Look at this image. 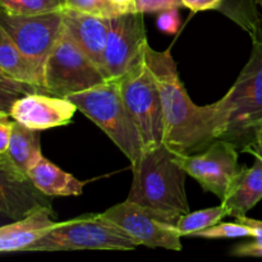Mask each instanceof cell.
Wrapping results in <instances>:
<instances>
[{
    "instance_id": "cell-32",
    "label": "cell",
    "mask_w": 262,
    "mask_h": 262,
    "mask_svg": "<svg viewBox=\"0 0 262 262\" xmlns=\"http://www.w3.org/2000/svg\"><path fill=\"white\" fill-rule=\"evenodd\" d=\"M256 3H257V5L261 8V10H262V0H256Z\"/></svg>"
},
{
    "instance_id": "cell-19",
    "label": "cell",
    "mask_w": 262,
    "mask_h": 262,
    "mask_svg": "<svg viewBox=\"0 0 262 262\" xmlns=\"http://www.w3.org/2000/svg\"><path fill=\"white\" fill-rule=\"evenodd\" d=\"M40 140V130L30 129L14 120L5 154L19 170L27 174V171L42 158Z\"/></svg>"
},
{
    "instance_id": "cell-7",
    "label": "cell",
    "mask_w": 262,
    "mask_h": 262,
    "mask_svg": "<svg viewBox=\"0 0 262 262\" xmlns=\"http://www.w3.org/2000/svg\"><path fill=\"white\" fill-rule=\"evenodd\" d=\"M125 106L135 119L145 148L163 145L165 137L160 91L146 56L115 79Z\"/></svg>"
},
{
    "instance_id": "cell-1",
    "label": "cell",
    "mask_w": 262,
    "mask_h": 262,
    "mask_svg": "<svg viewBox=\"0 0 262 262\" xmlns=\"http://www.w3.org/2000/svg\"><path fill=\"white\" fill-rule=\"evenodd\" d=\"M146 60L160 91L165 137L164 143L176 154H199L219 138L216 104L199 106L187 94L179 78L170 48L156 51L146 46Z\"/></svg>"
},
{
    "instance_id": "cell-2",
    "label": "cell",
    "mask_w": 262,
    "mask_h": 262,
    "mask_svg": "<svg viewBox=\"0 0 262 262\" xmlns=\"http://www.w3.org/2000/svg\"><path fill=\"white\" fill-rule=\"evenodd\" d=\"M215 104L217 140L233 143L242 152L262 145V33L252 40L250 59L233 86Z\"/></svg>"
},
{
    "instance_id": "cell-4",
    "label": "cell",
    "mask_w": 262,
    "mask_h": 262,
    "mask_svg": "<svg viewBox=\"0 0 262 262\" xmlns=\"http://www.w3.org/2000/svg\"><path fill=\"white\" fill-rule=\"evenodd\" d=\"M68 99L117 145L132 163L145 150L135 119L125 106L115 79L86 91L69 95Z\"/></svg>"
},
{
    "instance_id": "cell-12",
    "label": "cell",
    "mask_w": 262,
    "mask_h": 262,
    "mask_svg": "<svg viewBox=\"0 0 262 262\" xmlns=\"http://www.w3.org/2000/svg\"><path fill=\"white\" fill-rule=\"evenodd\" d=\"M42 207L53 209L50 197L36 188L7 154H0V214L19 220Z\"/></svg>"
},
{
    "instance_id": "cell-31",
    "label": "cell",
    "mask_w": 262,
    "mask_h": 262,
    "mask_svg": "<svg viewBox=\"0 0 262 262\" xmlns=\"http://www.w3.org/2000/svg\"><path fill=\"white\" fill-rule=\"evenodd\" d=\"M135 2L136 0H107V3H109L119 14L133 12Z\"/></svg>"
},
{
    "instance_id": "cell-20",
    "label": "cell",
    "mask_w": 262,
    "mask_h": 262,
    "mask_svg": "<svg viewBox=\"0 0 262 262\" xmlns=\"http://www.w3.org/2000/svg\"><path fill=\"white\" fill-rule=\"evenodd\" d=\"M257 7L256 0H224L219 12L239 26L253 40L262 33V18Z\"/></svg>"
},
{
    "instance_id": "cell-23",
    "label": "cell",
    "mask_w": 262,
    "mask_h": 262,
    "mask_svg": "<svg viewBox=\"0 0 262 262\" xmlns=\"http://www.w3.org/2000/svg\"><path fill=\"white\" fill-rule=\"evenodd\" d=\"M36 91H40V90L30 86V84L14 81L4 74H0V112L9 113L15 100H18L23 95Z\"/></svg>"
},
{
    "instance_id": "cell-33",
    "label": "cell",
    "mask_w": 262,
    "mask_h": 262,
    "mask_svg": "<svg viewBox=\"0 0 262 262\" xmlns=\"http://www.w3.org/2000/svg\"><path fill=\"white\" fill-rule=\"evenodd\" d=\"M0 74H3V73H2V72H0ZM4 76H5V74H4Z\"/></svg>"
},
{
    "instance_id": "cell-25",
    "label": "cell",
    "mask_w": 262,
    "mask_h": 262,
    "mask_svg": "<svg viewBox=\"0 0 262 262\" xmlns=\"http://www.w3.org/2000/svg\"><path fill=\"white\" fill-rule=\"evenodd\" d=\"M66 8L81 10L84 13L100 15V17H114L119 13L107 3V0H66Z\"/></svg>"
},
{
    "instance_id": "cell-8",
    "label": "cell",
    "mask_w": 262,
    "mask_h": 262,
    "mask_svg": "<svg viewBox=\"0 0 262 262\" xmlns=\"http://www.w3.org/2000/svg\"><path fill=\"white\" fill-rule=\"evenodd\" d=\"M100 215L120 228L137 246L171 251L182 250V237L177 230V223L135 202L125 200Z\"/></svg>"
},
{
    "instance_id": "cell-3",
    "label": "cell",
    "mask_w": 262,
    "mask_h": 262,
    "mask_svg": "<svg viewBox=\"0 0 262 262\" xmlns=\"http://www.w3.org/2000/svg\"><path fill=\"white\" fill-rule=\"evenodd\" d=\"M132 168V186L127 200L178 223L189 212L186 176L176 160V152L165 143L145 148Z\"/></svg>"
},
{
    "instance_id": "cell-17",
    "label": "cell",
    "mask_w": 262,
    "mask_h": 262,
    "mask_svg": "<svg viewBox=\"0 0 262 262\" xmlns=\"http://www.w3.org/2000/svg\"><path fill=\"white\" fill-rule=\"evenodd\" d=\"M27 176L36 188L49 197L79 196L86 184L43 156L27 171Z\"/></svg>"
},
{
    "instance_id": "cell-29",
    "label": "cell",
    "mask_w": 262,
    "mask_h": 262,
    "mask_svg": "<svg viewBox=\"0 0 262 262\" xmlns=\"http://www.w3.org/2000/svg\"><path fill=\"white\" fill-rule=\"evenodd\" d=\"M224 0H182L184 8L192 12H204V10H219Z\"/></svg>"
},
{
    "instance_id": "cell-15",
    "label": "cell",
    "mask_w": 262,
    "mask_h": 262,
    "mask_svg": "<svg viewBox=\"0 0 262 262\" xmlns=\"http://www.w3.org/2000/svg\"><path fill=\"white\" fill-rule=\"evenodd\" d=\"M63 28L73 38L74 42L104 71L107 36L106 18L64 8Z\"/></svg>"
},
{
    "instance_id": "cell-11",
    "label": "cell",
    "mask_w": 262,
    "mask_h": 262,
    "mask_svg": "<svg viewBox=\"0 0 262 262\" xmlns=\"http://www.w3.org/2000/svg\"><path fill=\"white\" fill-rule=\"evenodd\" d=\"M176 160L204 191L211 192L220 200L224 199L239 170L237 147L225 140H215L201 154H176Z\"/></svg>"
},
{
    "instance_id": "cell-28",
    "label": "cell",
    "mask_w": 262,
    "mask_h": 262,
    "mask_svg": "<svg viewBox=\"0 0 262 262\" xmlns=\"http://www.w3.org/2000/svg\"><path fill=\"white\" fill-rule=\"evenodd\" d=\"M13 124H14V120L12 119L9 113L0 112V154H5L7 151Z\"/></svg>"
},
{
    "instance_id": "cell-26",
    "label": "cell",
    "mask_w": 262,
    "mask_h": 262,
    "mask_svg": "<svg viewBox=\"0 0 262 262\" xmlns=\"http://www.w3.org/2000/svg\"><path fill=\"white\" fill-rule=\"evenodd\" d=\"M183 7L182 0H136L133 12L136 13H156L168 9H179Z\"/></svg>"
},
{
    "instance_id": "cell-22",
    "label": "cell",
    "mask_w": 262,
    "mask_h": 262,
    "mask_svg": "<svg viewBox=\"0 0 262 262\" xmlns=\"http://www.w3.org/2000/svg\"><path fill=\"white\" fill-rule=\"evenodd\" d=\"M66 8V0H0V13L7 15H38Z\"/></svg>"
},
{
    "instance_id": "cell-10",
    "label": "cell",
    "mask_w": 262,
    "mask_h": 262,
    "mask_svg": "<svg viewBox=\"0 0 262 262\" xmlns=\"http://www.w3.org/2000/svg\"><path fill=\"white\" fill-rule=\"evenodd\" d=\"M0 26L12 36L18 48L32 61L42 77L43 86L46 59L63 31V10L26 17L0 13Z\"/></svg>"
},
{
    "instance_id": "cell-9",
    "label": "cell",
    "mask_w": 262,
    "mask_h": 262,
    "mask_svg": "<svg viewBox=\"0 0 262 262\" xmlns=\"http://www.w3.org/2000/svg\"><path fill=\"white\" fill-rule=\"evenodd\" d=\"M107 36L105 46V74L117 79L132 69L145 55L146 37L142 13H123L107 17Z\"/></svg>"
},
{
    "instance_id": "cell-21",
    "label": "cell",
    "mask_w": 262,
    "mask_h": 262,
    "mask_svg": "<svg viewBox=\"0 0 262 262\" xmlns=\"http://www.w3.org/2000/svg\"><path fill=\"white\" fill-rule=\"evenodd\" d=\"M225 216H227V211L223 207V205L210 207V209L199 210V211L194 212H187L179 217L178 223H177V230H178L181 237L193 235L194 233L200 232V230L207 229V228L217 224Z\"/></svg>"
},
{
    "instance_id": "cell-5",
    "label": "cell",
    "mask_w": 262,
    "mask_h": 262,
    "mask_svg": "<svg viewBox=\"0 0 262 262\" xmlns=\"http://www.w3.org/2000/svg\"><path fill=\"white\" fill-rule=\"evenodd\" d=\"M136 247L137 245L135 241L117 225L105 220L100 214H87L56 223L53 229L30 248V252L132 251Z\"/></svg>"
},
{
    "instance_id": "cell-24",
    "label": "cell",
    "mask_w": 262,
    "mask_h": 262,
    "mask_svg": "<svg viewBox=\"0 0 262 262\" xmlns=\"http://www.w3.org/2000/svg\"><path fill=\"white\" fill-rule=\"evenodd\" d=\"M193 237L207 238V239H214V238H245L252 237V232L248 227L241 224V223H217L207 229L200 230L194 233Z\"/></svg>"
},
{
    "instance_id": "cell-6",
    "label": "cell",
    "mask_w": 262,
    "mask_h": 262,
    "mask_svg": "<svg viewBox=\"0 0 262 262\" xmlns=\"http://www.w3.org/2000/svg\"><path fill=\"white\" fill-rule=\"evenodd\" d=\"M104 71L64 31L43 67V91L58 97L86 91L107 81Z\"/></svg>"
},
{
    "instance_id": "cell-16",
    "label": "cell",
    "mask_w": 262,
    "mask_h": 262,
    "mask_svg": "<svg viewBox=\"0 0 262 262\" xmlns=\"http://www.w3.org/2000/svg\"><path fill=\"white\" fill-rule=\"evenodd\" d=\"M56 223L53 209L42 207L23 219L0 227V253L30 252V248Z\"/></svg>"
},
{
    "instance_id": "cell-13",
    "label": "cell",
    "mask_w": 262,
    "mask_h": 262,
    "mask_svg": "<svg viewBox=\"0 0 262 262\" xmlns=\"http://www.w3.org/2000/svg\"><path fill=\"white\" fill-rule=\"evenodd\" d=\"M77 110L76 105L68 97L36 91L15 100L9 115L19 124L41 132L69 124Z\"/></svg>"
},
{
    "instance_id": "cell-18",
    "label": "cell",
    "mask_w": 262,
    "mask_h": 262,
    "mask_svg": "<svg viewBox=\"0 0 262 262\" xmlns=\"http://www.w3.org/2000/svg\"><path fill=\"white\" fill-rule=\"evenodd\" d=\"M0 72L20 83L43 91L42 77L32 61L22 53L12 36L0 26Z\"/></svg>"
},
{
    "instance_id": "cell-30",
    "label": "cell",
    "mask_w": 262,
    "mask_h": 262,
    "mask_svg": "<svg viewBox=\"0 0 262 262\" xmlns=\"http://www.w3.org/2000/svg\"><path fill=\"white\" fill-rule=\"evenodd\" d=\"M232 255L239 256V257H262V243L256 242V241L243 243L232 251Z\"/></svg>"
},
{
    "instance_id": "cell-27",
    "label": "cell",
    "mask_w": 262,
    "mask_h": 262,
    "mask_svg": "<svg viewBox=\"0 0 262 262\" xmlns=\"http://www.w3.org/2000/svg\"><path fill=\"white\" fill-rule=\"evenodd\" d=\"M159 30L165 33H176L179 28L178 9L163 10L156 19Z\"/></svg>"
},
{
    "instance_id": "cell-14",
    "label": "cell",
    "mask_w": 262,
    "mask_h": 262,
    "mask_svg": "<svg viewBox=\"0 0 262 262\" xmlns=\"http://www.w3.org/2000/svg\"><path fill=\"white\" fill-rule=\"evenodd\" d=\"M255 158L251 168L242 166L233 178L229 189L222 200L227 216H243L262 200V145L247 151Z\"/></svg>"
}]
</instances>
